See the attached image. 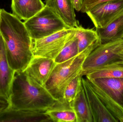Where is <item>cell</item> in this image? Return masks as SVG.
<instances>
[{
  "label": "cell",
  "instance_id": "cell-6",
  "mask_svg": "<svg viewBox=\"0 0 123 122\" xmlns=\"http://www.w3.org/2000/svg\"><path fill=\"white\" fill-rule=\"evenodd\" d=\"M24 24L32 39L42 38L69 28L52 10L46 6Z\"/></svg>",
  "mask_w": 123,
  "mask_h": 122
},
{
  "label": "cell",
  "instance_id": "cell-5",
  "mask_svg": "<svg viewBox=\"0 0 123 122\" xmlns=\"http://www.w3.org/2000/svg\"><path fill=\"white\" fill-rule=\"evenodd\" d=\"M123 62V39L101 44L85 58L82 76L108 66Z\"/></svg>",
  "mask_w": 123,
  "mask_h": 122
},
{
  "label": "cell",
  "instance_id": "cell-8",
  "mask_svg": "<svg viewBox=\"0 0 123 122\" xmlns=\"http://www.w3.org/2000/svg\"><path fill=\"white\" fill-rule=\"evenodd\" d=\"M86 13L96 28H105L123 15V0L99 4Z\"/></svg>",
  "mask_w": 123,
  "mask_h": 122
},
{
  "label": "cell",
  "instance_id": "cell-15",
  "mask_svg": "<svg viewBox=\"0 0 123 122\" xmlns=\"http://www.w3.org/2000/svg\"><path fill=\"white\" fill-rule=\"evenodd\" d=\"M74 35L78 40L79 54L87 51L91 53L101 44L96 30L86 29L79 24L74 28Z\"/></svg>",
  "mask_w": 123,
  "mask_h": 122
},
{
  "label": "cell",
  "instance_id": "cell-10",
  "mask_svg": "<svg viewBox=\"0 0 123 122\" xmlns=\"http://www.w3.org/2000/svg\"><path fill=\"white\" fill-rule=\"evenodd\" d=\"M94 122H118L90 86L86 79L82 78Z\"/></svg>",
  "mask_w": 123,
  "mask_h": 122
},
{
  "label": "cell",
  "instance_id": "cell-9",
  "mask_svg": "<svg viewBox=\"0 0 123 122\" xmlns=\"http://www.w3.org/2000/svg\"><path fill=\"white\" fill-rule=\"evenodd\" d=\"M54 59L34 56L23 72L28 77L44 87L53 69L56 65Z\"/></svg>",
  "mask_w": 123,
  "mask_h": 122
},
{
  "label": "cell",
  "instance_id": "cell-16",
  "mask_svg": "<svg viewBox=\"0 0 123 122\" xmlns=\"http://www.w3.org/2000/svg\"><path fill=\"white\" fill-rule=\"evenodd\" d=\"M45 112L52 122H77L76 116L71 104L62 100H57Z\"/></svg>",
  "mask_w": 123,
  "mask_h": 122
},
{
  "label": "cell",
  "instance_id": "cell-23",
  "mask_svg": "<svg viewBox=\"0 0 123 122\" xmlns=\"http://www.w3.org/2000/svg\"><path fill=\"white\" fill-rule=\"evenodd\" d=\"M10 106L9 100L0 96V111L7 109Z\"/></svg>",
  "mask_w": 123,
  "mask_h": 122
},
{
  "label": "cell",
  "instance_id": "cell-11",
  "mask_svg": "<svg viewBox=\"0 0 123 122\" xmlns=\"http://www.w3.org/2000/svg\"><path fill=\"white\" fill-rule=\"evenodd\" d=\"M51 122L45 112L17 110L9 107L0 111V122Z\"/></svg>",
  "mask_w": 123,
  "mask_h": 122
},
{
  "label": "cell",
  "instance_id": "cell-3",
  "mask_svg": "<svg viewBox=\"0 0 123 122\" xmlns=\"http://www.w3.org/2000/svg\"><path fill=\"white\" fill-rule=\"evenodd\" d=\"M90 53L89 52H84L68 61L56 64L45 85L55 99L63 100L66 87L75 77L82 72V64Z\"/></svg>",
  "mask_w": 123,
  "mask_h": 122
},
{
  "label": "cell",
  "instance_id": "cell-19",
  "mask_svg": "<svg viewBox=\"0 0 123 122\" xmlns=\"http://www.w3.org/2000/svg\"><path fill=\"white\" fill-rule=\"evenodd\" d=\"M79 54L78 40L74 35V28L71 36L60 52L55 59L56 64L68 61Z\"/></svg>",
  "mask_w": 123,
  "mask_h": 122
},
{
  "label": "cell",
  "instance_id": "cell-21",
  "mask_svg": "<svg viewBox=\"0 0 123 122\" xmlns=\"http://www.w3.org/2000/svg\"><path fill=\"white\" fill-rule=\"evenodd\" d=\"M82 76L81 72L69 83L64 90L62 101L70 104L72 102L83 87L82 82Z\"/></svg>",
  "mask_w": 123,
  "mask_h": 122
},
{
  "label": "cell",
  "instance_id": "cell-17",
  "mask_svg": "<svg viewBox=\"0 0 123 122\" xmlns=\"http://www.w3.org/2000/svg\"><path fill=\"white\" fill-rule=\"evenodd\" d=\"M101 44L123 39V14L103 28H96Z\"/></svg>",
  "mask_w": 123,
  "mask_h": 122
},
{
  "label": "cell",
  "instance_id": "cell-4",
  "mask_svg": "<svg viewBox=\"0 0 123 122\" xmlns=\"http://www.w3.org/2000/svg\"><path fill=\"white\" fill-rule=\"evenodd\" d=\"M86 79L112 114L118 122H123V78Z\"/></svg>",
  "mask_w": 123,
  "mask_h": 122
},
{
  "label": "cell",
  "instance_id": "cell-7",
  "mask_svg": "<svg viewBox=\"0 0 123 122\" xmlns=\"http://www.w3.org/2000/svg\"><path fill=\"white\" fill-rule=\"evenodd\" d=\"M73 29L74 28H67L42 38L31 39L33 55L55 59L68 40Z\"/></svg>",
  "mask_w": 123,
  "mask_h": 122
},
{
  "label": "cell",
  "instance_id": "cell-20",
  "mask_svg": "<svg viewBox=\"0 0 123 122\" xmlns=\"http://www.w3.org/2000/svg\"><path fill=\"white\" fill-rule=\"evenodd\" d=\"M85 76L90 79L105 77L123 78V62L105 67Z\"/></svg>",
  "mask_w": 123,
  "mask_h": 122
},
{
  "label": "cell",
  "instance_id": "cell-22",
  "mask_svg": "<svg viewBox=\"0 0 123 122\" xmlns=\"http://www.w3.org/2000/svg\"><path fill=\"white\" fill-rule=\"evenodd\" d=\"M113 0H84L81 11L82 13H86L99 4Z\"/></svg>",
  "mask_w": 123,
  "mask_h": 122
},
{
  "label": "cell",
  "instance_id": "cell-14",
  "mask_svg": "<svg viewBox=\"0 0 123 122\" xmlns=\"http://www.w3.org/2000/svg\"><path fill=\"white\" fill-rule=\"evenodd\" d=\"M45 6L42 0H12V14L21 20L29 19Z\"/></svg>",
  "mask_w": 123,
  "mask_h": 122
},
{
  "label": "cell",
  "instance_id": "cell-24",
  "mask_svg": "<svg viewBox=\"0 0 123 122\" xmlns=\"http://www.w3.org/2000/svg\"><path fill=\"white\" fill-rule=\"evenodd\" d=\"M84 0H71L74 9L77 11H81Z\"/></svg>",
  "mask_w": 123,
  "mask_h": 122
},
{
  "label": "cell",
  "instance_id": "cell-12",
  "mask_svg": "<svg viewBox=\"0 0 123 122\" xmlns=\"http://www.w3.org/2000/svg\"><path fill=\"white\" fill-rule=\"evenodd\" d=\"M15 72L9 64L5 43L0 32V96L8 100Z\"/></svg>",
  "mask_w": 123,
  "mask_h": 122
},
{
  "label": "cell",
  "instance_id": "cell-25",
  "mask_svg": "<svg viewBox=\"0 0 123 122\" xmlns=\"http://www.w3.org/2000/svg\"><path fill=\"white\" fill-rule=\"evenodd\" d=\"M1 10L0 9V26L1 22Z\"/></svg>",
  "mask_w": 123,
  "mask_h": 122
},
{
  "label": "cell",
  "instance_id": "cell-18",
  "mask_svg": "<svg viewBox=\"0 0 123 122\" xmlns=\"http://www.w3.org/2000/svg\"><path fill=\"white\" fill-rule=\"evenodd\" d=\"M71 104L76 116L77 122H94L83 87Z\"/></svg>",
  "mask_w": 123,
  "mask_h": 122
},
{
  "label": "cell",
  "instance_id": "cell-2",
  "mask_svg": "<svg viewBox=\"0 0 123 122\" xmlns=\"http://www.w3.org/2000/svg\"><path fill=\"white\" fill-rule=\"evenodd\" d=\"M10 107L17 110L45 112L57 100L44 87L28 77L23 72H16L9 98Z\"/></svg>",
  "mask_w": 123,
  "mask_h": 122
},
{
  "label": "cell",
  "instance_id": "cell-13",
  "mask_svg": "<svg viewBox=\"0 0 123 122\" xmlns=\"http://www.w3.org/2000/svg\"><path fill=\"white\" fill-rule=\"evenodd\" d=\"M45 6L52 10L68 28H76L79 24L76 19L71 0H45Z\"/></svg>",
  "mask_w": 123,
  "mask_h": 122
},
{
  "label": "cell",
  "instance_id": "cell-1",
  "mask_svg": "<svg viewBox=\"0 0 123 122\" xmlns=\"http://www.w3.org/2000/svg\"><path fill=\"white\" fill-rule=\"evenodd\" d=\"M0 32L10 67L15 72L24 71L34 57L31 39L24 22L13 14L1 9Z\"/></svg>",
  "mask_w": 123,
  "mask_h": 122
}]
</instances>
